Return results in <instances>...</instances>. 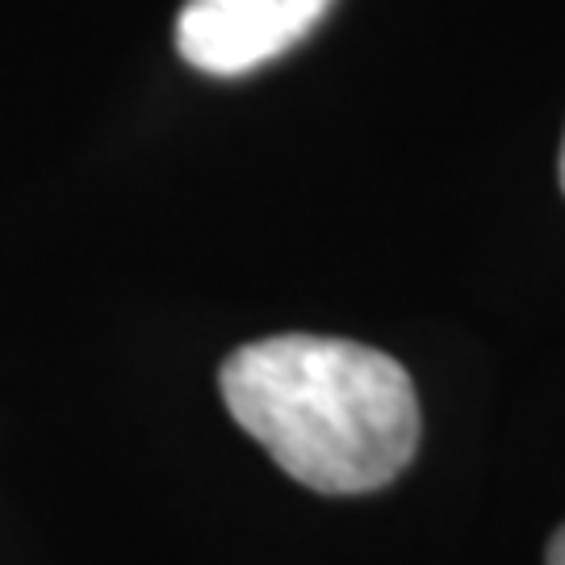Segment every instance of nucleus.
Listing matches in <instances>:
<instances>
[{
  "mask_svg": "<svg viewBox=\"0 0 565 565\" xmlns=\"http://www.w3.org/2000/svg\"><path fill=\"white\" fill-rule=\"evenodd\" d=\"M218 385L231 419L319 494L382 490L415 461V382L369 343L268 335L231 352Z\"/></svg>",
  "mask_w": 565,
  "mask_h": 565,
  "instance_id": "1",
  "label": "nucleus"
},
{
  "mask_svg": "<svg viewBox=\"0 0 565 565\" xmlns=\"http://www.w3.org/2000/svg\"><path fill=\"white\" fill-rule=\"evenodd\" d=\"M331 4L335 0H184L177 51L205 76H247L294 51Z\"/></svg>",
  "mask_w": 565,
  "mask_h": 565,
  "instance_id": "2",
  "label": "nucleus"
},
{
  "mask_svg": "<svg viewBox=\"0 0 565 565\" xmlns=\"http://www.w3.org/2000/svg\"><path fill=\"white\" fill-rule=\"evenodd\" d=\"M548 565H565V527L553 536V545H548Z\"/></svg>",
  "mask_w": 565,
  "mask_h": 565,
  "instance_id": "3",
  "label": "nucleus"
},
{
  "mask_svg": "<svg viewBox=\"0 0 565 565\" xmlns=\"http://www.w3.org/2000/svg\"><path fill=\"white\" fill-rule=\"evenodd\" d=\"M557 172H562V193H565V142H562V168Z\"/></svg>",
  "mask_w": 565,
  "mask_h": 565,
  "instance_id": "4",
  "label": "nucleus"
}]
</instances>
